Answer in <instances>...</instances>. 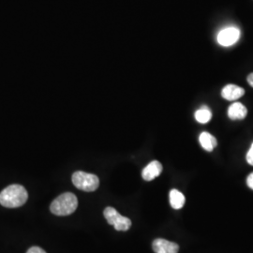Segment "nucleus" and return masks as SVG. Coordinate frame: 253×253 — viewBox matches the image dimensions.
I'll return each instance as SVG.
<instances>
[{
  "mask_svg": "<svg viewBox=\"0 0 253 253\" xmlns=\"http://www.w3.org/2000/svg\"><path fill=\"white\" fill-rule=\"evenodd\" d=\"M27 190L18 184L8 186L0 192V205L4 208H20L27 203Z\"/></svg>",
  "mask_w": 253,
  "mask_h": 253,
  "instance_id": "1",
  "label": "nucleus"
},
{
  "mask_svg": "<svg viewBox=\"0 0 253 253\" xmlns=\"http://www.w3.org/2000/svg\"><path fill=\"white\" fill-rule=\"evenodd\" d=\"M78 207L77 197L71 192H65L53 201L50 210L56 216H69Z\"/></svg>",
  "mask_w": 253,
  "mask_h": 253,
  "instance_id": "2",
  "label": "nucleus"
},
{
  "mask_svg": "<svg viewBox=\"0 0 253 253\" xmlns=\"http://www.w3.org/2000/svg\"><path fill=\"white\" fill-rule=\"evenodd\" d=\"M73 185L79 190L91 192L95 191L100 186V179L96 174L78 171L73 174Z\"/></svg>",
  "mask_w": 253,
  "mask_h": 253,
  "instance_id": "3",
  "label": "nucleus"
},
{
  "mask_svg": "<svg viewBox=\"0 0 253 253\" xmlns=\"http://www.w3.org/2000/svg\"><path fill=\"white\" fill-rule=\"evenodd\" d=\"M103 215L109 224L115 227L117 231H127L131 226V220L121 216L114 208L108 207L105 208Z\"/></svg>",
  "mask_w": 253,
  "mask_h": 253,
  "instance_id": "4",
  "label": "nucleus"
},
{
  "mask_svg": "<svg viewBox=\"0 0 253 253\" xmlns=\"http://www.w3.org/2000/svg\"><path fill=\"white\" fill-rule=\"evenodd\" d=\"M240 39V30L235 27H229L220 30L217 34V42L221 46L234 45Z\"/></svg>",
  "mask_w": 253,
  "mask_h": 253,
  "instance_id": "5",
  "label": "nucleus"
},
{
  "mask_svg": "<svg viewBox=\"0 0 253 253\" xmlns=\"http://www.w3.org/2000/svg\"><path fill=\"white\" fill-rule=\"evenodd\" d=\"M152 248L156 253H178L179 251L178 245L163 238H158L154 240Z\"/></svg>",
  "mask_w": 253,
  "mask_h": 253,
  "instance_id": "6",
  "label": "nucleus"
},
{
  "mask_svg": "<svg viewBox=\"0 0 253 253\" xmlns=\"http://www.w3.org/2000/svg\"><path fill=\"white\" fill-rule=\"evenodd\" d=\"M163 172V165L158 161L149 163L142 172V176L145 181H151L158 177Z\"/></svg>",
  "mask_w": 253,
  "mask_h": 253,
  "instance_id": "7",
  "label": "nucleus"
},
{
  "mask_svg": "<svg viewBox=\"0 0 253 253\" xmlns=\"http://www.w3.org/2000/svg\"><path fill=\"white\" fill-rule=\"evenodd\" d=\"M245 94L244 88L235 85V84H227L221 91V96L223 99L229 101H234L241 98Z\"/></svg>",
  "mask_w": 253,
  "mask_h": 253,
  "instance_id": "8",
  "label": "nucleus"
},
{
  "mask_svg": "<svg viewBox=\"0 0 253 253\" xmlns=\"http://www.w3.org/2000/svg\"><path fill=\"white\" fill-rule=\"evenodd\" d=\"M248 115V110L240 102H234L228 109V117L232 120L244 119Z\"/></svg>",
  "mask_w": 253,
  "mask_h": 253,
  "instance_id": "9",
  "label": "nucleus"
},
{
  "mask_svg": "<svg viewBox=\"0 0 253 253\" xmlns=\"http://www.w3.org/2000/svg\"><path fill=\"white\" fill-rule=\"evenodd\" d=\"M200 145H202V147L207 150L208 152L213 151V149L217 146V143L216 138L213 135H211L210 133H208L207 131H204L201 133L199 136Z\"/></svg>",
  "mask_w": 253,
  "mask_h": 253,
  "instance_id": "10",
  "label": "nucleus"
},
{
  "mask_svg": "<svg viewBox=\"0 0 253 253\" xmlns=\"http://www.w3.org/2000/svg\"><path fill=\"white\" fill-rule=\"evenodd\" d=\"M170 205L173 209H181L185 205V196L179 190H172L170 191Z\"/></svg>",
  "mask_w": 253,
  "mask_h": 253,
  "instance_id": "11",
  "label": "nucleus"
},
{
  "mask_svg": "<svg viewBox=\"0 0 253 253\" xmlns=\"http://www.w3.org/2000/svg\"><path fill=\"white\" fill-rule=\"evenodd\" d=\"M212 118V113L207 106H203L195 112V119L201 124H207Z\"/></svg>",
  "mask_w": 253,
  "mask_h": 253,
  "instance_id": "12",
  "label": "nucleus"
},
{
  "mask_svg": "<svg viewBox=\"0 0 253 253\" xmlns=\"http://www.w3.org/2000/svg\"><path fill=\"white\" fill-rule=\"evenodd\" d=\"M246 158H247L248 163L253 166V143L252 146H251V148H250V150H249V152L247 154Z\"/></svg>",
  "mask_w": 253,
  "mask_h": 253,
  "instance_id": "13",
  "label": "nucleus"
},
{
  "mask_svg": "<svg viewBox=\"0 0 253 253\" xmlns=\"http://www.w3.org/2000/svg\"><path fill=\"white\" fill-rule=\"evenodd\" d=\"M27 253H46L45 251H43L42 248L39 247H32L30 248Z\"/></svg>",
  "mask_w": 253,
  "mask_h": 253,
  "instance_id": "14",
  "label": "nucleus"
},
{
  "mask_svg": "<svg viewBox=\"0 0 253 253\" xmlns=\"http://www.w3.org/2000/svg\"><path fill=\"white\" fill-rule=\"evenodd\" d=\"M247 185H248V187H249L250 189L253 190V172H252V173L248 176V178H247Z\"/></svg>",
  "mask_w": 253,
  "mask_h": 253,
  "instance_id": "15",
  "label": "nucleus"
},
{
  "mask_svg": "<svg viewBox=\"0 0 253 253\" xmlns=\"http://www.w3.org/2000/svg\"><path fill=\"white\" fill-rule=\"evenodd\" d=\"M248 83L250 84V85L253 87V73H251L249 76H248Z\"/></svg>",
  "mask_w": 253,
  "mask_h": 253,
  "instance_id": "16",
  "label": "nucleus"
}]
</instances>
